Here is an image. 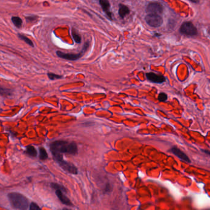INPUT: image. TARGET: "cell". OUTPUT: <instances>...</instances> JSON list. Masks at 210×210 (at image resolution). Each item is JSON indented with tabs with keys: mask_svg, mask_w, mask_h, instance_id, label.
<instances>
[{
	"mask_svg": "<svg viewBox=\"0 0 210 210\" xmlns=\"http://www.w3.org/2000/svg\"><path fill=\"white\" fill-rule=\"evenodd\" d=\"M50 150L52 153H66L71 155H76L78 152L77 146L76 143L63 140H57L51 143Z\"/></svg>",
	"mask_w": 210,
	"mask_h": 210,
	"instance_id": "cell-1",
	"label": "cell"
},
{
	"mask_svg": "<svg viewBox=\"0 0 210 210\" xmlns=\"http://www.w3.org/2000/svg\"><path fill=\"white\" fill-rule=\"evenodd\" d=\"M8 198L12 207L17 210H27L28 208V199L19 193L11 192L8 194Z\"/></svg>",
	"mask_w": 210,
	"mask_h": 210,
	"instance_id": "cell-2",
	"label": "cell"
},
{
	"mask_svg": "<svg viewBox=\"0 0 210 210\" xmlns=\"http://www.w3.org/2000/svg\"><path fill=\"white\" fill-rule=\"evenodd\" d=\"M52 154L53 155L54 160L58 163V164L60 166V167L63 170L73 175H77L78 173V170L77 168L73 164L67 161H65L63 159L62 154L52 153Z\"/></svg>",
	"mask_w": 210,
	"mask_h": 210,
	"instance_id": "cell-3",
	"label": "cell"
},
{
	"mask_svg": "<svg viewBox=\"0 0 210 210\" xmlns=\"http://www.w3.org/2000/svg\"><path fill=\"white\" fill-rule=\"evenodd\" d=\"M89 47V42L87 41L85 43L84 46L82 51L80 52L78 54H74V53H65L62 51H57L56 54L58 57L60 58L66 59L68 60H71V61H75L82 57V55L84 54V53L86 52L87 49Z\"/></svg>",
	"mask_w": 210,
	"mask_h": 210,
	"instance_id": "cell-4",
	"label": "cell"
},
{
	"mask_svg": "<svg viewBox=\"0 0 210 210\" xmlns=\"http://www.w3.org/2000/svg\"><path fill=\"white\" fill-rule=\"evenodd\" d=\"M180 31L181 34L189 36H193L197 34L196 27L192 22H184L180 28Z\"/></svg>",
	"mask_w": 210,
	"mask_h": 210,
	"instance_id": "cell-5",
	"label": "cell"
},
{
	"mask_svg": "<svg viewBox=\"0 0 210 210\" xmlns=\"http://www.w3.org/2000/svg\"><path fill=\"white\" fill-rule=\"evenodd\" d=\"M146 23L152 27H159L163 23V19L160 15L148 14L145 17Z\"/></svg>",
	"mask_w": 210,
	"mask_h": 210,
	"instance_id": "cell-6",
	"label": "cell"
},
{
	"mask_svg": "<svg viewBox=\"0 0 210 210\" xmlns=\"http://www.w3.org/2000/svg\"><path fill=\"white\" fill-rule=\"evenodd\" d=\"M146 11L148 14L160 15L163 13V7L158 2H152L148 4Z\"/></svg>",
	"mask_w": 210,
	"mask_h": 210,
	"instance_id": "cell-7",
	"label": "cell"
},
{
	"mask_svg": "<svg viewBox=\"0 0 210 210\" xmlns=\"http://www.w3.org/2000/svg\"><path fill=\"white\" fill-rule=\"evenodd\" d=\"M146 76L149 80L156 84H162L166 80V78L163 76L158 75L152 72L146 73Z\"/></svg>",
	"mask_w": 210,
	"mask_h": 210,
	"instance_id": "cell-8",
	"label": "cell"
},
{
	"mask_svg": "<svg viewBox=\"0 0 210 210\" xmlns=\"http://www.w3.org/2000/svg\"><path fill=\"white\" fill-rule=\"evenodd\" d=\"M63 192H66V190L60 189H58L55 190V194L62 203L66 205H68V206L71 205V202L70 200L63 194Z\"/></svg>",
	"mask_w": 210,
	"mask_h": 210,
	"instance_id": "cell-9",
	"label": "cell"
},
{
	"mask_svg": "<svg viewBox=\"0 0 210 210\" xmlns=\"http://www.w3.org/2000/svg\"><path fill=\"white\" fill-rule=\"evenodd\" d=\"M171 151L173 154H175L176 156H177L181 160H182L186 162H188V163L190 162V160L189 158L188 157V156L185 153H184L182 151H181L179 148H178L176 147H173L171 149Z\"/></svg>",
	"mask_w": 210,
	"mask_h": 210,
	"instance_id": "cell-10",
	"label": "cell"
},
{
	"mask_svg": "<svg viewBox=\"0 0 210 210\" xmlns=\"http://www.w3.org/2000/svg\"><path fill=\"white\" fill-rule=\"evenodd\" d=\"M100 5L103 9V11L106 13V16L110 20H112V13L110 12V3L108 0H100L99 1Z\"/></svg>",
	"mask_w": 210,
	"mask_h": 210,
	"instance_id": "cell-11",
	"label": "cell"
},
{
	"mask_svg": "<svg viewBox=\"0 0 210 210\" xmlns=\"http://www.w3.org/2000/svg\"><path fill=\"white\" fill-rule=\"evenodd\" d=\"M119 15L121 18H124L125 16H127L130 13V9L127 6H126L123 5H119Z\"/></svg>",
	"mask_w": 210,
	"mask_h": 210,
	"instance_id": "cell-12",
	"label": "cell"
},
{
	"mask_svg": "<svg viewBox=\"0 0 210 210\" xmlns=\"http://www.w3.org/2000/svg\"><path fill=\"white\" fill-rule=\"evenodd\" d=\"M25 152L30 156L33 157H35L37 155V151L36 149H35V148L33 146L29 145L26 148V151Z\"/></svg>",
	"mask_w": 210,
	"mask_h": 210,
	"instance_id": "cell-13",
	"label": "cell"
},
{
	"mask_svg": "<svg viewBox=\"0 0 210 210\" xmlns=\"http://www.w3.org/2000/svg\"><path fill=\"white\" fill-rule=\"evenodd\" d=\"M39 158L42 160H45L48 158V154L45 148L41 147L39 149Z\"/></svg>",
	"mask_w": 210,
	"mask_h": 210,
	"instance_id": "cell-14",
	"label": "cell"
},
{
	"mask_svg": "<svg viewBox=\"0 0 210 210\" xmlns=\"http://www.w3.org/2000/svg\"><path fill=\"white\" fill-rule=\"evenodd\" d=\"M11 20L14 25L17 28H20L22 25V20L19 17L13 16L11 18Z\"/></svg>",
	"mask_w": 210,
	"mask_h": 210,
	"instance_id": "cell-15",
	"label": "cell"
},
{
	"mask_svg": "<svg viewBox=\"0 0 210 210\" xmlns=\"http://www.w3.org/2000/svg\"><path fill=\"white\" fill-rule=\"evenodd\" d=\"M12 95V92L10 89L3 87L0 86V95L1 96H10Z\"/></svg>",
	"mask_w": 210,
	"mask_h": 210,
	"instance_id": "cell-16",
	"label": "cell"
},
{
	"mask_svg": "<svg viewBox=\"0 0 210 210\" xmlns=\"http://www.w3.org/2000/svg\"><path fill=\"white\" fill-rule=\"evenodd\" d=\"M71 34H72V36L74 40V41L76 42V43L79 44L81 43V37L76 30L73 29L71 31Z\"/></svg>",
	"mask_w": 210,
	"mask_h": 210,
	"instance_id": "cell-17",
	"label": "cell"
},
{
	"mask_svg": "<svg viewBox=\"0 0 210 210\" xmlns=\"http://www.w3.org/2000/svg\"><path fill=\"white\" fill-rule=\"evenodd\" d=\"M18 36H19V37L20 39L23 40V41L25 42V43H26L27 44H28L29 46H31V47H34V44H33V42H32L31 40H30L28 37H26L25 36H24V35H23V34H18Z\"/></svg>",
	"mask_w": 210,
	"mask_h": 210,
	"instance_id": "cell-18",
	"label": "cell"
},
{
	"mask_svg": "<svg viewBox=\"0 0 210 210\" xmlns=\"http://www.w3.org/2000/svg\"><path fill=\"white\" fill-rule=\"evenodd\" d=\"M48 76L49 77V78L51 80H55V79H61L62 78V76L61 75H59V74H56L55 73H49L48 74Z\"/></svg>",
	"mask_w": 210,
	"mask_h": 210,
	"instance_id": "cell-19",
	"label": "cell"
},
{
	"mask_svg": "<svg viewBox=\"0 0 210 210\" xmlns=\"http://www.w3.org/2000/svg\"><path fill=\"white\" fill-rule=\"evenodd\" d=\"M167 98H168V96L165 93L159 94L158 97V100L160 101H166L167 100Z\"/></svg>",
	"mask_w": 210,
	"mask_h": 210,
	"instance_id": "cell-20",
	"label": "cell"
},
{
	"mask_svg": "<svg viewBox=\"0 0 210 210\" xmlns=\"http://www.w3.org/2000/svg\"><path fill=\"white\" fill-rule=\"evenodd\" d=\"M30 210H41V209L36 203L33 202L30 205Z\"/></svg>",
	"mask_w": 210,
	"mask_h": 210,
	"instance_id": "cell-21",
	"label": "cell"
},
{
	"mask_svg": "<svg viewBox=\"0 0 210 210\" xmlns=\"http://www.w3.org/2000/svg\"><path fill=\"white\" fill-rule=\"evenodd\" d=\"M189 1L194 3H198L200 2V0H189Z\"/></svg>",
	"mask_w": 210,
	"mask_h": 210,
	"instance_id": "cell-22",
	"label": "cell"
},
{
	"mask_svg": "<svg viewBox=\"0 0 210 210\" xmlns=\"http://www.w3.org/2000/svg\"><path fill=\"white\" fill-rule=\"evenodd\" d=\"M202 151H203V152H205L206 154H208V155H210V151H207V150H202Z\"/></svg>",
	"mask_w": 210,
	"mask_h": 210,
	"instance_id": "cell-23",
	"label": "cell"
},
{
	"mask_svg": "<svg viewBox=\"0 0 210 210\" xmlns=\"http://www.w3.org/2000/svg\"><path fill=\"white\" fill-rule=\"evenodd\" d=\"M63 210H73V209H69V208H63Z\"/></svg>",
	"mask_w": 210,
	"mask_h": 210,
	"instance_id": "cell-24",
	"label": "cell"
}]
</instances>
